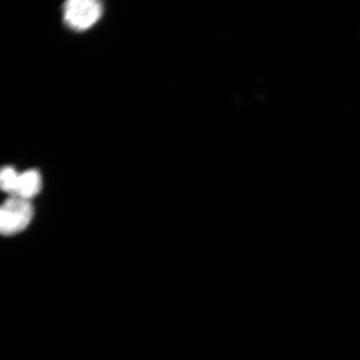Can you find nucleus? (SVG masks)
I'll list each match as a JSON object with an SVG mask.
<instances>
[{
	"label": "nucleus",
	"mask_w": 360,
	"mask_h": 360,
	"mask_svg": "<svg viewBox=\"0 0 360 360\" xmlns=\"http://www.w3.org/2000/svg\"><path fill=\"white\" fill-rule=\"evenodd\" d=\"M34 216L30 200L11 196L3 202L0 210V231L2 235L11 236L24 231Z\"/></svg>",
	"instance_id": "f03ea898"
},
{
	"label": "nucleus",
	"mask_w": 360,
	"mask_h": 360,
	"mask_svg": "<svg viewBox=\"0 0 360 360\" xmlns=\"http://www.w3.org/2000/svg\"><path fill=\"white\" fill-rule=\"evenodd\" d=\"M20 174L13 166H4L0 172V186L4 192L10 193L11 196L15 195Z\"/></svg>",
	"instance_id": "20e7f679"
},
{
	"label": "nucleus",
	"mask_w": 360,
	"mask_h": 360,
	"mask_svg": "<svg viewBox=\"0 0 360 360\" xmlns=\"http://www.w3.org/2000/svg\"><path fill=\"white\" fill-rule=\"evenodd\" d=\"M42 188V176L39 171L30 169L20 174L15 195L27 200L33 199Z\"/></svg>",
	"instance_id": "7ed1b4c3"
},
{
	"label": "nucleus",
	"mask_w": 360,
	"mask_h": 360,
	"mask_svg": "<svg viewBox=\"0 0 360 360\" xmlns=\"http://www.w3.org/2000/svg\"><path fill=\"white\" fill-rule=\"evenodd\" d=\"M103 6L98 0H70L62 7L63 21L71 30L84 32L101 20Z\"/></svg>",
	"instance_id": "f257e3e1"
}]
</instances>
